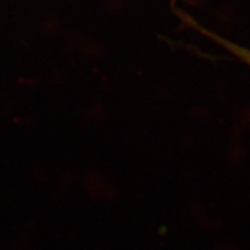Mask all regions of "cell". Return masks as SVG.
I'll return each instance as SVG.
<instances>
[{
	"label": "cell",
	"instance_id": "1",
	"mask_svg": "<svg viewBox=\"0 0 250 250\" xmlns=\"http://www.w3.org/2000/svg\"><path fill=\"white\" fill-rule=\"evenodd\" d=\"M197 27H198L199 29L203 31V34H205L206 36L211 37L212 40H214L215 42L219 43L220 45H223L226 50H228L230 54H233L235 57L241 59L243 62H246L247 65H249L250 66V49H247V48H245V46L236 44V43L230 42V41H227L226 39H224V37L218 36V35H215V34L211 33V31L203 29L202 27H199V26H197Z\"/></svg>",
	"mask_w": 250,
	"mask_h": 250
}]
</instances>
